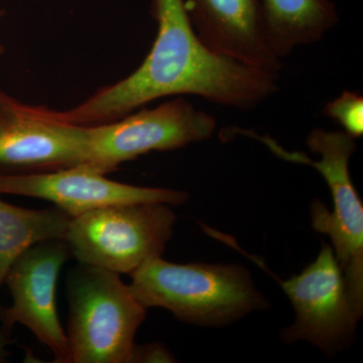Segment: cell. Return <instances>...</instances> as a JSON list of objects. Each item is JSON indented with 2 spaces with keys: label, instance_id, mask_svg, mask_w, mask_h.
Listing matches in <instances>:
<instances>
[{
  "label": "cell",
  "instance_id": "2e32d148",
  "mask_svg": "<svg viewBox=\"0 0 363 363\" xmlns=\"http://www.w3.org/2000/svg\"><path fill=\"white\" fill-rule=\"evenodd\" d=\"M9 342V339L0 331V362H6L7 354L6 347Z\"/></svg>",
  "mask_w": 363,
  "mask_h": 363
},
{
  "label": "cell",
  "instance_id": "9c48e42d",
  "mask_svg": "<svg viewBox=\"0 0 363 363\" xmlns=\"http://www.w3.org/2000/svg\"><path fill=\"white\" fill-rule=\"evenodd\" d=\"M71 257L64 240L43 241L26 250L4 279L13 304L0 308L7 332L16 324L23 325L51 351L57 363H70L68 339L57 310L56 288L62 267Z\"/></svg>",
  "mask_w": 363,
  "mask_h": 363
},
{
  "label": "cell",
  "instance_id": "52a82bcc",
  "mask_svg": "<svg viewBox=\"0 0 363 363\" xmlns=\"http://www.w3.org/2000/svg\"><path fill=\"white\" fill-rule=\"evenodd\" d=\"M85 162L83 126L58 111L21 102L0 88V175L49 173Z\"/></svg>",
  "mask_w": 363,
  "mask_h": 363
},
{
  "label": "cell",
  "instance_id": "8fae6325",
  "mask_svg": "<svg viewBox=\"0 0 363 363\" xmlns=\"http://www.w3.org/2000/svg\"><path fill=\"white\" fill-rule=\"evenodd\" d=\"M193 30L207 49L279 79L283 61L267 37L262 0H183Z\"/></svg>",
  "mask_w": 363,
  "mask_h": 363
},
{
  "label": "cell",
  "instance_id": "3957f363",
  "mask_svg": "<svg viewBox=\"0 0 363 363\" xmlns=\"http://www.w3.org/2000/svg\"><path fill=\"white\" fill-rule=\"evenodd\" d=\"M242 135L259 140L277 157L316 169L326 181L333 199L334 211L316 200L311 206L312 226L326 234L333 243L334 253L341 267L351 300L363 312V205L350 173V161L357 150L355 138L344 131L314 128L308 135V147L320 160L310 159L301 152L284 149L269 135L252 130Z\"/></svg>",
  "mask_w": 363,
  "mask_h": 363
},
{
  "label": "cell",
  "instance_id": "7c38bea8",
  "mask_svg": "<svg viewBox=\"0 0 363 363\" xmlns=\"http://www.w3.org/2000/svg\"><path fill=\"white\" fill-rule=\"evenodd\" d=\"M267 37L283 61L301 45L323 39L339 21L332 0H262Z\"/></svg>",
  "mask_w": 363,
  "mask_h": 363
},
{
  "label": "cell",
  "instance_id": "30bf717a",
  "mask_svg": "<svg viewBox=\"0 0 363 363\" xmlns=\"http://www.w3.org/2000/svg\"><path fill=\"white\" fill-rule=\"evenodd\" d=\"M0 194L47 200L72 218L109 205L157 202L180 206L189 199L184 191L121 183L83 164L35 175H0Z\"/></svg>",
  "mask_w": 363,
  "mask_h": 363
},
{
  "label": "cell",
  "instance_id": "5bb4252c",
  "mask_svg": "<svg viewBox=\"0 0 363 363\" xmlns=\"http://www.w3.org/2000/svg\"><path fill=\"white\" fill-rule=\"evenodd\" d=\"M325 116L340 124L344 133L353 138L363 135V97L345 90L324 107Z\"/></svg>",
  "mask_w": 363,
  "mask_h": 363
},
{
  "label": "cell",
  "instance_id": "5b68a950",
  "mask_svg": "<svg viewBox=\"0 0 363 363\" xmlns=\"http://www.w3.org/2000/svg\"><path fill=\"white\" fill-rule=\"evenodd\" d=\"M175 223L166 203L109 205L72 218L64 240L79 264L131 274L162 257Z\"/></svg>",
  "mask_w": 363,
  "mask_h": 363
},
{
  "label": "cell",
  "instance_id": "7a4b0ae2",
  "mask_svg": "<svg viewBox=\"0 0 363 363\" xmlns=\"http://www.w3.org/2000/svg\"><path fill=\"white\" fill-rule=\"evenodd\" d=\"M130 276L131 292L147 309L162 308L199 326L231 324L267 303L238 264H178L157 257Z\"/></svg>",
  "mask_w": 363,
  "mask_h": 363
},
{
  "label": "cell",
  "instance_id": "6da1fadb",
  "mask_svg": "<svg viewBox=\"0 0 363 363\" xmlns=\"http://www.w3.org/2000/svg\"><path fill=\"white\" fill-rule=\"evenodd\" d=\"M150 13L157 35L143 63L76 106L58 111L62 121L81 126L111 123L155 100L183 95L248 111L278 92L279 79L207 49L183 0H152Z\"/></svg>",
  "mask_w": 363,
  "mask_h": 363
},
{
  "label": "cell",
  "instance_id": "4fadbf2b",
  "mask_svg": "<svg viewBox=\"0 0 363 363\" xmlns=\"http://www.w3.org/2000/svg\"><path fill=\"white\" fill-rule=\"evenodd\" d=\"M71 220L56 206L28 209L0 200V289L21 253L43 241L64 240Z\"/></svg>",
  "mask_w": 363,
  "mask_h": 363
},
{
  "label": "cell",
  "instance_id": "ba28073f",
  "mask_svg": "<svg viewBox=\"0 0 363 363\" xmlns=\"http://www.w3.org/2000/svg\"><path fill=\"white\" fill-rule=\"evenodd\" d=\"M278 281L296 314L295 322L281 332L285 342L305 340L329 353L342 347L353 335L362 314L351 300L330 245H323L315 262L300 274Z\"/></svg>",
  "mask_w": 363,
  "mask_h": 363
},
{
  "label": "cell",
  "instance_id": "9a60e30c",
  "mask_svg": "<svg viewBox=\"0 0 363 363\" xmlns=\"http://www.w3.org/2000/svg\"><path fill=\"white\" fill-rule=\"evenodd\" d=\"M173 355L160 343L135 344L131 363L143 362H173Z\"/></svg>",
  "mask_w": 363,
  "mask_h": 363
},
{
  "label": "cell",
  "instance_id": "277c9868",
  "mask_svg": "<svg viewBox=\"0 0 363 363\" xmlns=\"http://www.w3.org/2000/svg\"><path fill=\"white\" fill-rule=\"evenodd\" d=\"M70 363H131L147 317L117 272L79 264L66 279Z\"/></svg>",
  "mask_w": 363,
  "mask_h": 363
},
{
  "label": "cell",
  "instance_id": "e0dca14e",
  "mask_svg": "<svg viewBox=\"0 0 363 363\" xmlns=\"http://www.w3.org/2000/svg\"><path fill=\"white\" fill-rule=\"evenodd\" d=\"M4 11H2V9H0V21L4 18ZM4 52H6V48H4V43H2L1 39H0V57L4 54Z\"/></svg>",
  "mask_w": 363,
  "mask_h": 363
},
{
  "label": "cell",
  "instance_id": "8992f818",
  "mask_svg": "<svg viewBox=\"0 0 363 363\" xmlns=\"http://www.w3.org/2000/svg\"><path fill=\"white\" fill-rule=\"evenodd\" d=\"M217 121L182 96L98 125L83 126V166L102 175L152 152H168L209 140Z\"/></svg>",
  "mask_w": 363,
  "mask_h": 363
}]
</instances>
